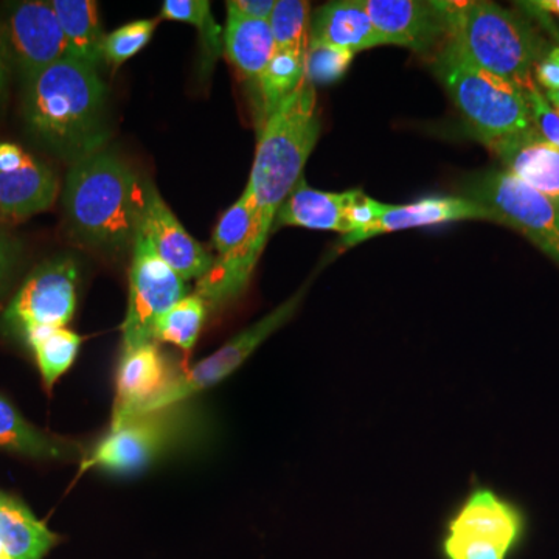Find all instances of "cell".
Listing matches in <instances>:
<instances>
[{
	"mask_svg": "<svg viewBox=\"0 0 559 559\" xmlns=\"http://www.w3.org/2000/svg\"><path fill=\"white\" fill-rule=\"evenodd\" d=\"M68 40L70 58L97 68L103 60L105 40L98 5L94 0H53L51 2Z\"/></svg>",
	"mask_w": 559,
	"mask_h": 559,
	"instance_id": "cell-25",
	"label": "cell"
},
{
	"mask_svg": "<svg viewBox=\"0 0 559 559\" xmlns=\"http://www.w3.org/2000/svg\"><path fill=\"white\" fill-rule=\"evenodd\" d=\"M157 24L159 20H140L110 32L103 40V60L114 68L124 64L150 43Z\"/></svg>",
	"mask_w": 559,
	"mask_h": 559,
	"instance_id": "cell-32",
	"label": "cell"
},
{
	"mask_svg": "<svg viewBox=\"0 0 559 559\" xmlns=\"http://www.w3.org/2000/svg\"><path fill=\"white\" fill-rule=\"evenodd\" d=\"M83 337L68 329L43 330L25 342L35 353L36 364L47 390L53 388L75 362Z\"/></svg>",
	"mask_w": 559,
	"mask_h": 559,
	"instance_id": "cell-27",
	"label": "cell"
},
{
	"mask_svg": "<svg viewBox=\"0 0 559 559\" xmlns=\"http://www.w3.org/2000/svg\"><path fill=\"white\" fill-rule=\"evenodd\" d=\"M506 171L527 183L559 209V150L533 130L488 146Z\"/></svg>",
	"mask_w": 559,
	"mask_h": 559,
	"instance_id": "cell-17",
	"label": "cell"
},
{
	"mask_svg": "<svg viewBox=\"0 0 559 559\" xmlns=\"http://www.w3.org/2000/svg\"><path fill=\"white\" fill-rule=\"evenodd\" d=\"M264 240L260 235V219L248 189L221 216L213 230L212 246L218 259L230 255H248L259 261Z\"/></svg>",
	"mask_w": 559,
	"mask_h": 559,
	"instance_id": "cell-24",
	"label": "cell"
},
{
	"mask_svg": "<svg viewBox=\"0 0 559 559\" xmlns=\"http://www.w3.org/2000/svg\"><path fill=\"white\" fill-rule=\"evenodd\" d=\"M353 58H355L353 51L310 39L307 64H305V79L310 81L312 86L336 83L352 66Z\"/></svg>",
	"mask_w": 559,
	"mask_h": 559,
	"instance_id": "cell-31",
	"label": "cell"
},
{
	"mask_svg": "<svg viewBox=\"0 0 559 559\" xmlns=\"http://www.w3.org/2000/svg\"><path fill=\"white\" fill-rule=\"evenodd\" d=\"M546 97L547 100L551 103V106H554V108L559 109V90L546 92Z\"/></svg>",
	"mask_w": 559,
	"mask_h": 559,
	"instance_id": "cell-40",
	"label": "cell"
},
{
	"mask_svg": "<svg viewBox=\"0 0 559 559\" xmlns=\"http://www.w3.org/2000/svg\"><path fill=\"white\" fill-rule=\"evenodd\" d=\"M79 282V264L68 253L43 261L3 311V333L25 344L38 331L66 329L75 314Z\"/></svg>",
	"mask_w": 559,
	"mask_h": 559,
	"instance_id": "cell-8",
	"label": "cell"
},
{
	"mask_svg": "<svg viewBox=\"0 0 559 559\" xmlns=\"http://www.w3.org/2000/svg\"><path fill=\"white\" fill-rule=\"evenodd\" d=\"M21 249L20 241L9 235L0 237V297L9 288L10 280L16 271L21 260Z\"/></svg>",
	"mask_w": 559,
	"mask_h": 559,
	"instance_id": "cell-34",
	"label": "cell"
},
{
	"mask_svg": "<svg viewBox=\"0 0 559 559\" xmlns=\"http://www.w3.org/2000/svg\"><path fill=\"white\" fill-rule=\"evenodd\" d=\"M207 312V304L197 294L183 297L157 320L154 342H167L182 352L190 353L200 340Z\"/></svg>",
	"mask_w": 559,
	"mask_h": 559,
	"instance_id": "cell-28",
	"label": "cell"
},
{
	"mask_svg": "<svg viewBox=\"0 0 559 559\" xmlns=\"http://www.w3.org/2000/svg\"><path fill=\"white\" fill-rule=\"evenodd\" d=\"M0 559H13L9 554H7L2 546H0Z\"/></svg>",
	"mask_w": 559,
	"mask_h": 559,
	"instance_id": "cell-41",
	"label": "cell"
},
{
	"mask_svg": "<svg viewBox=\"0 0 559 559\" xmlns=\"http://www.w3.org/2000/svg\"><path fill=\"white\" fill-rule=\"evenodd\" d=\"M535 79L546 92L559 90V47H551L536 64Z\"/></svg>",
	"mask_w": 559,
	"mask_h": 559,
	"instance_id": "cell-36",
	"label": "cell"
},
{
	"mask_svg": "<svg viewBox=\"0 0 559 559\" xmlns=\"http://www.w3.org/2000/svg\"><path fill=\"white\" fill-rule=\"evenodd\" d=\"M58 538L21 500L0 492V546L13 559H43Z\"/></svg>",
	"mask_w": 559,
	"mask_h": 559,
	"instance_id": "cell-22",
	"label": "cell"
},
{
	"mask_svg": "<svg viewBox=\"0 0 559 559\" xmlns=\"http://www.w3.org/2000/svg\"><path fill=\"white\" fill-rule=\"evenodd\" d=\"M466 198L491 213V221L520 231L559 266V209L506 170L481 173L466 187Z\"/></svg>",
	"mask_w": 559,
	"mask_h": 559,
	"instance_id": "cell-9",
	"label": "cell"
},
{
	"mask_svg": "<svg viewBox=\"0 0 559 559\" xmlns=\"http://www.w3.org/2000/svg\"><path fill=\"white\" fill-rule=\"evenodd\" d=\"M320 130L318 94L307 79L288 100L263 120L246 189L255 205L264 240L270 238L283 202L304 178L301 173L318 143Z\"/></svg>",
	"mask_w": 559,
	"mask_h": 559,
	"instance_id": "cell-3",
	"label": "cell"
},
{
	"mask_svg": "<svg viewBox=\"0 0 559 559\" xmlns=\"http://www.w3.org/2000/svg\"><path fill=\"white\" fill-rule=\"evenodd\" d=\"M530 3H532L535 9L543 11V13L559 17V0H533V2Z\"/></svg>",
	"mask_w": 559,
	"mask_h": 559,
	"instance_id": "cell-39",
	"label": "cell"
},
{
	"mask_svg": "<svg viewBox=\"0 0 559 559\" xmlns=\"http://www.w3.org/2000/svg\"><path fill=\"white\" fill-rule=\"evenodd\" d=\"M310 10V2L305 0H277L270 20L277 50H308Z\"/></svg>",
	"mask_w": 559,
	"mask_h": 559,
	"instance_id": "cell-30",
	"label": "cell"
},
{
	"mask_svg": "<svg viewBox=\"0 0 559 559\" xmlns=\"http://www.w3.org/2000/svg\"><path fill=\"white\" fill-rule=\"evenodd\" d=\"M432 69L474 138L485 146L533 130L527 95L511 81L481 69L447 36Z\"/></svg>",
	"mask_w": 559,
	"mask_h": 559,
	"instance_id": "cell-5",
	"label": "cell"
},
{
	"mask_svg": "<svg viewBox=\"0 0 559 559\" xmlns=\"http://www.w3.org/2000/svg\"><path fill=\"white\" fill-rule=\"evenodd\" d=\"M305 293H307V286L297 290L293 297L283 301L280 307L264 316L259 322L231 337L209 358L200 360L193 369L176 374L171 384L157 399L151 401L140 415L187 403L198 393L215 388L216 384L229 378L234 371L240 369L242 364L257 352V348L264 341L270 340L275 331L282 329L285 323L294 318V314L299 310L301 300H304Z\"/></svg>",
	"mask_w": 559,
	"mask_h": 559,
	"instance_id": "cell-11",
	"label": "cell"
},
{
	"mask_svg": "<svg viewBox=\"0 0 559 559\" xmlns=\"http://www.w3.org/2000/svg\"><path fill=\"white\" fill-rule=\"evenodd\" d=\"M106 100L97 68L66 58L25 83L22 110L33 138L73 164L103 150Z\"/></svg>",
	"mask_w": 559,
	"mask_h": 559,
	"instance_id": "cell-1",
	"label": "cell"
},
{
	"mask_svg": "<svg viewBox=\"0 0 559 559\" xmlns=\"http://www.w3.org/2000/svg\"><path fill=\"white\" fill-rule=\"evenodd\" d=\"M305 64L307 51L277 50L266 69L261 73L259 81L261 108L263 117L267 119L275 112L290 95L299 90L305 81Z\"/></svg>",
	"mask_w": 559,
	"mask_h": 559,
	"instance_id": "cell-26",
	"label": "cell"
},
{
	"mask_svg": "<svg viewBox=\"0 0 559 559\" xmlns=\"http://www.w3.org/2000/svg\"><path fill=\"white\" fill-rule=\"evenodd\" d=\"M162 17L183 22L200 31L202 49L207 57V68L218 60L224 50V32L212 14L207 0H167L162 5Z\"/></svg>",
	"mask_w": 559,
	"mask_h": 559,
	"instance_id": "cell-29",
	"label": "cell"
},
{
	"mask_svg": "<svg viewBox=\"0 0 559 559\" xmlns=\"http://www.w3.org/2000/svg\"><path fill=\"white\" fill-rule=\"evenodd\" d=\"M175 378L157 344L123 349L117 367L116 401L109 430L119 429L138 418Z\"/></svg>",
	"mask_w": 559,
	"mask_h": 559,
	"instance_id": "cell-15",
	"label": "cell"
},
{
	"mask_svg": "<svg viewBox=\"0 0 559 559\" xmlns=\"http://www.w3.org/2000/svg\"><path fill=\"white\" fill-rule=\"evenodd\" d=\"M310 39L341 47L355 55L385 44L362 0H337L322 7L312 17Z\"/></svg>",
	"mask_w": 559,
	"mask_h": 559,
	"instance_id": "cell-19",
	"label": "cell"
},
{
	"mask_svg": "<svg viewBox=\"0 0 559 559\" xmlns=\"http://www.w3.org/2000/svg\"><path fill=\"white\" fill-rule=\"evenodd\" d=\"M448 35L460 49L488 72L524 90L533 70L549 51L535 22L488 0H437Z\"/></svg>",
	"mask_w": 559,
	"mask_h": 559,
	"instance_id": "cell-4",
	"label": "cell"
},
{
	"mask_svg": "<svg viewBox=\"0 0 559 559\" xmlns=\"http://www.w3.org/2000/svg\"><path fill=\"white\" fill-rule=\"evenodd\" d=\"M524 510L492 488L477 485L455 507L439 544L441 559H511L524 546Z\"/></svg>",
	"mask_w": 559,
	"mask_h": 559,
	"instance_id": "cell-6",
	"label": "cell"
},
{
	"mask_svg": "<svg viewBox=\"0 0 559 559\" xmlns=\"http://www.w3.org/2000/svg\"><path fill=\"white\" fill-rule=\"evenodd\" d=\"M2 235H5V234H3V230H2V216H0V237H2Z\"/></svg>",
	"mask_w": 559,
	"mask_h": 559,
	"instance_id": "cell-42",
	"label": "cell"
},
{
	"mask_svg": "<svg viewBox=\"0 0 559 559\" xmlns=\"http://www.w3.org/2000/svg\"><path fill=\"white\" fill-rule=\"evenodd\" d=\"M277 0H229L227 13L237 14L246 20L270 21Z\"/></svg>",
	"mask_w": 559,
	"mask_h": 559,
	"instance_id": "cell-35",
	"label": "cell"
},
{
	"mask_svg": "<svg viewBox=\"0 0 559 559\" xmlns=\"http://www.w3.org/2000/svg\"><path fill=\"white\" fill-rule=\"evenodd\" d=\"M187 296V282L160 259L153 242L139 229L132 242L130 299L121 325L123 349L156 344L157 320Z\"/></svg>",
	"mask_w": 559,
	"mask_h": 559,
	"instance_id": "cell-10",
	"label": "cell"
},
{
	"mask_svg": "<svg viewBox=\"0 0 559 559\" xmlns=\"http://www.w3.org/2000/svg\"><path fill=\"white\" fill-rule=\"evenodd\" d=\"M468 219L491 221V213L479 202L463 197H430L412 204H384L371 226L356 234L344 235L341 248H353L382 234Z\"/></svg>",
	"mask_w": 559,
	"mask_h": 559,
	"instance_id": "cell-16",
	"label": "cell"
},
{
	"mask_svg": "<svg viewBox=\"0 0 559 559\" xmlns=\"http://www.w3.org/2000/svg\"><path fill=\"white\" fill-rule=\"evenodd\" d=\"M140 230L150 238L162 260L183 282L200 280L212 267L215 257L210 255L200 242L179 223L159 191L148 180L145 182Z\"/></svg>",
	"mask_w": 559,
	"mask_h": 559,
	"instance_id": "cell-13",
	"label": "cell"
},
{
	"mask_svg": "<svg viewBox=\"0 0 559 559\" xmlns=\"http://www.w3.org/2000/svg\"><path fill=\"white\" fill-rule=\"evenodd\" d=\"M10 61L25 83L58 61L70 58L68 40L51 2L27 0L10 7L2 24Z\"/></svg>",
	"mask_w": 559,
	"mask_h": 559,
	"instance_id": "cell-12",
	"label": "cell"
},
{
	"mask_svg": "<svg viewBox=\"0 0 559 559\" xmlns=\"http://www.w3.org/2000/svg\"><path fill=\"white\" fill-rule=\"evenodd\" d=\"M189 421L183 403L140 415L109 430L81 460V473L98 469L116 476L138 474L186 441Z\"/></svg>",
	"mask_w": 559,
	"mask_h": 559,
	"instance_id": "cell-7",
	"label": "cell"
},
{
	"mask_svg": "<svg viewBox=\"0 0 559 559\" xmlns=\"http://www.w3.org/2000/svg\"><path fill=\"white\" fill-rule=\"evenodd\" d=\"M10 57L7 50L5 38H3L2 24H0V102L5 94L7 83H9Z\"/></svg>",
	"mask_w": 559,
	"mask_h": 559,
	"instance_id": "cell-38",
	"label": "cell"
},
{
	"mask_svg": "<svg viewBox=\"0 0 559 559\" xmlns=\"http://www.w3.org/2000/svg\"><path fill=\"white\" fill-rule=\"evenodd\" d=\"M0 450L16 452L36 460H83L87 454L75 441L60 439L35 428L2 395H0Z\"/></svg>",
	"mask_w": 559,
	"mask_h": 559,
	"instance_id": "cell-21",
	"label": "cell"
},
{
	"mask_svg": "<svg viewBox=\"0 0 559 559\" xmlns=\"http://www.w3.org/2000/svg\"><path fill=\"white\" fill-rule=\"evenodd\" d=\"M527 95L530 114H532L533 128L540 138L559 150V112L547 100L546 94L539 90L535 80L524 86Z\"/></svg>",
	"mask_w": 559,
	"mask_h": 559,
	"instance_id": "cell-33",
	"label": "cell"
},
{
	"mask_svg": "<svg viewBox=\"0 0 559 559\" xmlns=\"http://www.w3.org/2000/svg\"><path fill=\"white\" fill-rule=\"evenodd\" d=\"M362 3L385 46L432 55L447 38V22L437 2L362 0Z\"/></svg>",
	"mask_w": 559,
	"mask_h": 559,
	"instance_id": "cell-14",
	"label": "cell"
},
{
	"mask_svg": "<svg viewBox=\"0 0 559 559\" xmlns=\"http://www.w3.org/2000/svg\"><path fill=\"white\" fill-rule=\"evenodd\" d=\"M224 51L245 79L259 80L277 51L270 21L246 20L227 13Z\"/></svg>",
	"mask_w": 559,
	"mask_h": 559,
	"instance_id": "cell-23",
	"label": "cell"
},
{
	"mask_svg": "<svg viewBox=\"0 0 559 559\" xmlns=\"http://www.w3.org/2000/svg\"><path fill=\"white\" fill-rule=\"evenodd\" d=\"M555 109H557V108H555ZM557 110H558V112H559V109H557Z\"/></svg>",
	"mask_w": 559,
	"mask_h": 559,
	"instance_id": "cell-43",
	"label": "cell"
},
{
	"mask_svg": "<svg viewBox=\"0 0 559 559\" xmlns=\"http://www.w3.org/2000/svg\"><path fill=\"white\" fill-rule=\"evenodd\" d=\"M58 190L55 173L28 153L20 164L0 168V216L22 219L46 212Z\"/></svg>",
	"mask_w": 559,
	"mask_h": 559,
	"instance_id": "cell-18",
	"label": "cell"
},
{
	"mask_svg": "<svg viewBox=\"0 0 559 559\" xmlns=\"http://www.w3.org/2000/svg\"><path fill=\"white\" fill-rule=\"evenodd\" d=\"M352 191L331 193L312 189L301 178L288 200L283 202L274 223L278 227L296 226L311 230L340 231L349 234L347 209Z\"/></svg>",
	"mask_w": 559,
	"mask_h": 559,
	"instance_id": "cell-20",
	"label": "cell"
},
{
	"mask_svg": "<svg viewBox=\"0 0 559 559\" xmlns=\"http://www.w3.org/2000/svg\"><path fill=\"white\" fill-rule=\"evenodd\" d=\"M516 5H520L521 10L527 14L528 20L535 22L539 31L546 32L557 43V47H559V17L543 13V11L535 9L530 2H518Z\"/></svg>",
	"mask_w": 559,
	"mask_h": 559,
	"instance_id": "cell-37",
	"label": "cell"
},
{
	"mask_svg": "<svg viewBox=\"0 0 559 559\" xmlns=\"http://www.w3.org/2000/svg\"><path fill=\"white\" fill-rule=\"evenodd\" d=\"M145 182L110 151L70 164L64 207L73 234L95 249L128 248L142 221Z\"/></svg>",
	"mask_w": 559,
	"mask_h": 559,
	"instance_id": "cell-2",
	"label": "cell"
}]
</instances>
